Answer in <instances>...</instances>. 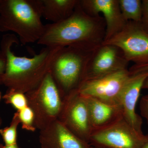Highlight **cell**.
<instances>
[{
    "label": "cell",
    "mask_w": 148,
    "mask_h": 148,
    "mask_svg": "<svg viewBox=\"0 0 148 148\" xmlns=\"http://www.w3.org/2000/svg\"><path fill=\"white\" fill-rule=\"evenodd\" d=\"M25 94L34 114L36 129L42 130L58 120L63 100L50 72L36 87Z\"/></svg>",
    "instance_id": "5"
},
{
    "label": "cell",
    "mask_w": 148,
    "mask_h": 148,
    "mask_svg": "<svg viewBox=\"0 0 148 148\" xmlns=\"http://www.w3.org/2000/svg\"><path fill=\"white\" fill-rule=\"evenodd\" d=\"M128 70L132 73L148 71V64L143 65H133ZM143 89H148V77L143 85Z\"/></svg>",
    "instance_id": "21"
},
{
    "label": "cell",
    "mask_w": 148,
    "mask_h": 148,
    "mask_svg": "<svg viewBox=\"0 0 148 148\" xmlns=\"http://www.w3.org/2000/svg\"><path fill=\"white\" fill-rule=\"evenodd\" d=\"M148 77V71L133 73L122 91L119 106L125 121L136 130L144 134L142 131L143 119L136 112L137 102L143 85Z\"/></svg>",
    "instance_id": "12"
},
{
    "label": "cell",
    "mask_w": 148,
    "mask_h": 148,
    "mask_svg": "<svg viewBox=\"0 0 148 148\" xmlns=\"http://www.w3.org/2000/svg\"><path fill=\"white\" fill-rule=\"evenodd\" d=\"M37 0H0V32H13L23 45L38 42L45 25Z\"/></svg>",
    "instance_id": "3"
},
{
    "label": "cell",
    "mask_w": 148,
    "mask_h": 148,
    "mask_svg": "<svg viewBox=\"0 0 148 148\" xmlns=\"http://www.w3.org/2000/svg\"><path fill=\"white\" fill-rule=\"evenodd\" d=\"M19 42L14 34H6L1 40V51L6 59L3 84L26 93L36 87L49 72L56 55L62 48L45 47L38 54L28 58L17 56L12 50V46Z\"/></svg>",
    "instance_id": "2"
},
{
    "label": "cell",
    "mask_w": 148,
    "mask_h": 148,
    "mask_svg": "<svg viewBox=\"0 0 148 148\" xmlns=\"http://www.w3.org/2000/svg\"><path fill=\"white\" fill-rule=\"evenodd\" d=\"M79 3L82 9L90 16L103 14L106 24L104 42L121 32L127 24L121 11L119 0H79Z\"/></svg>",
    "instance_id": "11"
},
{
    "label": "cell",
    "mask_w": 148,
    "mask_h": 148,
    "mask_svg": "<svg viewBox=\"0 0 148 148\" xmlns=\"http://www.w3.org/2000/svg\"><path fill=\"white\" fill-rule=\"evenodd\" d=\"M140 107L141 115L145 119L148 125V94L141 98Z\"/></svg>",
    "instance_id": "22"
},
{
    "label": "cell",
    "mask_w": 148,
    "mask_h": 148,
    "mask_svg": "<svg viewBox=\"0 0 148 148\" xmlns=\"http://www.w3.org/2000/svg\"><path fill=\"white\" fill-rule=\"evenodd\" d=\"M140 24L148 33V0L142 1V14Z\"/></svg>",
    "instance_id": "20"
},
{
    "label": "cell",
    "mask_w": 148,
    "mask_h": 148,
    "mask_svg": "<svg viewBox=\"0 0 148 148\" xmlns=\"http://www.w3.org/2000/svg\"><path fill=\"white\" fill-rule=\"evenodd\" d=\"M148 135L140 134L123 118L107 127L93 130L89 143L107 148H141Z\"/></svg>",
    "instance_id": "6"
},
{
    "label": "cell",
    "mask_w": 148,
    "mask_h": 148,
    "mask_svg": "<svg viewBox=\"0 0 148 148\" xmlns=\"http://www.w3.org/2000/svg\"><path fill=\"white\" fill-rule=\"evenodd\" d=\"M16 112L22 129L31 132L36 131V128L35 126L34 114L29 106L21 110L17 111Z\"/></svg>",
    "instance_id": "19"
},
{
    "label": "cell",
    "mask_w": 148,
    "mask_h": 148,
    "mask_svg": "<svg viewBox=\"0 0 148 148\" xmlns=\"http://www.w3.org/2000/svg\"><path fill=\"white\" fill-rule=\"evenodd\" d=\"M0 148H20L18 147L17 144H15V145H12L10 146H7L5 145H2L0 144Z\"/></svg>",
    "instance_id": "24"
},
{
    "label": "cell",
    "mask_w": 148,
    "mask_h": 148,
    "mask_svg": "<svg viewBox=\"0 0 148 148\" xmlns=\"http://www.w3.org/2000/svg\"><path fill=\"white\" fill-rule=\"evenodd\" d=\"M141 148H148V139L145 143H144Z\"/></svg>",
    "instance_id": "25"
},
{
    "label": "cell",
    "mask_w": 148,
    "mask_h": 148,
    "mask_svg": "<svg viewBox=\"0 0 148 148\" xmlns=\"http://www.w3.org/2000/svg\"><path fill=\"white\" fill-rule=\"evenodd\" d=\"M2 98V96L1 93L0 92V101L1 100V98Z\"/></svg>",
    "instance_id": "27"
},
{
    "label": "cell",
    "mask_w": 148,
    "mask_h": 148,
    "mask_svg": "<svg viewBox=\"0 0 148 148\" xmlns=\"http://www.w3.org/2000/svg\"><path fill=\"white\" fill-rule=\"evenodd\" d=\"M42 17L56 23L69 17L79 0H37Z\"/></svg>",
    "instance_id": "15"
},
{
    "label": "cell",
    "mask_w": 148,
    "mask_h": 148,
    "mask_svg": "<svg viewBox=\"0 0 148 148\" xmlns=\"http://www.w3.org/2000/svg\"><path fill=\"white\" fill-rule=\"evenodd\" d=\"M90 148H107L105 147H97V146H91Z\"/></svg>",
    "instance_id": "26"
},
{
    "label": "cell",
    "mask_w": 148,
    "mask_h": 148,
    "mask_svg": "<svg viewBox=\"0 0 148 148\" xmlns=\"http://www.w3.org/2000/svg\"><path fill=\"white\" fill-rule=\"evenodd\" d=\"M93 51L67 47L61 48L56 55L49 72L63 99L78 88Z\"/></svg>",
    "instance_id": "4"
},
{
    "label": "cell",
    "mask_w": 148,
    "mask_h": 148,
    "mask_svg": "<svg viewBox=\"0 0 148 148\" xmlns=\"http://www.w3.org/2000/svg\"><path fill=\"white\" fill-rule=\"evenodd\" d=\"M120 9L127 21L140 22L142 14V1L119 0Z\"/></svg>",
    "instance_id": "16"
},
{
    "label": "cell",
    "mask_w": 148,
    "mask_h": 148,
    "mask_svg": "<svg viewBox=\"0 0 148 148\" xmlns=\"http://www.w3.org/2000/svg\"><path fill=\"white\" fill-rule=\"evenodd\" d=\"M5 57L0 51V84H3V77L5 72Z\"/></svg>",
    "instance_id": "23"
},
{
    "label": "cell",
    "mask_w": 148,
    "mask_h": 148,
    "mask_svg": "<svg viewBox=\"0 0 148 148\" xmlns=\"http://www.w3.org/2000/svg\"><path fill=\"white\" fill-rule=\"evenodd\" d=\"M2 122V121L1 119V117H0V125L1 124Z\"/></svg>",
    "instance_id": "28"
},
{
    "label": "cell",
    "mask_w": 148,
    "mask_h": 148,
    "mask_svg": "<svg viewBox=\"0 0 148 148\" xmlns=\"http://www.w3.org/2000/svg\"><path fill=\"white\" fill-rule=\"evenodd\" d=\"M20 121L16 112L14 114L10 125L0 129V135L5 145H12L17 144V127Z\"/></svg>",
    "instance_id": "18"
},
{
    "label": "cell",
    "mask_w": 148,
    "mask_h": 148,
    "mask_svg": "<svg viewBox=\"0 0 148 148\" xmlns=\"http://www.w3.org/2000/svg\"><path fill=\"white\" fill-rule=\"evenodd\" d=\"M106 24L101 15L91 16L82 8L79 0L69 17L56 23L45 25L37 44L48 47H70L92 51L105 40Z\"/></svg>",
    "instance_id": "1"
},
{
    "label": "cell",
    "mask_w": 148,
    "mask_h": 148,
    "mask_svg": "<svg viewBox=\"0 0 148 148\" xmlns=\"http://www.w3.org/2000/svg\"><path fill=\"white\" fill-rule=\"evenodd\" d=\"M39 141L42 148H90L91 147L58 120L40 130Z\"/></svg>",
    "instance_id": "13"
},
{
    "label": "cell",
    "mask_w": 148,
    "mask_h": 148,
    "mask_svg": "<svg viewBox=\"0 0 148 148\" xmlns=\"http://www.w3.org/2000/svg\"><path fill=\"white\" fill-rule=\"evenodd\" d=\"M63 100L58 120L78 137L89 144L92 129L84 96L77 90L66 95Z\"/></svg>",
    "instance_id": "9"
},
{
    "label": "cell",
    "mask_w": 148,
    "mask_h": 148,
    "mask_svg": "<svg viewBox=\"0 0 148 148\" xmlns=\"http://www.w3.org/2000/svg\"><path fill=\"white\" fill-rule=\"evenodd\" d=\"M103 44L119 48L126 60L135 65L148 64V33L140 22L127 21L121 32Z\"/></svg>",
    "instance_id": "7"
},
{
    "label": "cell",
    "mask_w": 148,
    "mask_h": 148,
    "mask_svg": "<svg viewBox=\"0 0 148 148\" xmlns=\"http://www.w3.org/2000/svg\"><path fill=\"white\" fill-rule=\"evenodd\" d=\"M84 96L87 103L92 131L107 127L123 118L119 106Z\"/></svg>",
    "instance_id": "14"
},
{
    "label": "cell",
    "mask_w": 148,
    "mask_h": 148,
    "mask_svg": "<svg viewBox=\"0 0 148 148\" xmlns=\"http://www.w3.org/2000/svg\"><path fill=\"white\" fill-rule=\"evenodd\" d=\"M132 75L128 69L121 70L100 78L82 82L77 90L84 96L119 106L122 91Z\"/></svg>",
    "instance_id": "8"
},
{
    "label": "cell",
    "mask_w": 148,
    "mask_h": 148,
    "mask_svg": "<svg viewBox=\"0 0 148 148\" xmlns=\"http://www.w3.org/2000/svg\"><path fill=\"white\" fill-rule=\"evenodd\" d=\"M2 98L6 104L12 105L17 111L29 106L26 94L12 88H8Z\"/></svg>",
    "instance_id": "17"
},
{
    "label": "cell",
    "mask_w": 148,
    "mask_h": 148,
    "mask_svg": "<svg viewBox=\"0 0 148 148\" xmlns=\"http://www.w3.org/2000/svg\"><path fill=\"white\" fill-rule=\"evenodd\" d=\"M129 63L119 48L102 44L92 52L86 67L82 82L127 69Z\"/></svg>",
    "instance_id": "10"
}]
</instances>
